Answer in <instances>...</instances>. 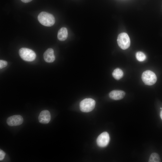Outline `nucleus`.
<instances>
[{"label": "nucleus", "instance_id": "f257e3e1", "mask_svg": "<svg viewBox=\"0 0 162 162\" xmlns=\"http://www.w3.org/2000/svg\"><path fill=\"white\" fill-rule=\"evenodd\" d=\"M39 22L43 26L50 27L55 23V20L54 16L46 12H40L38 16Z\"/></svg>", "mask_w": 162, "mask_h": 162}, {"label": "nucleus", "instance_id": "f03ea898", "mask_svg": "<svg viewBox=\"0 0 162 162\" xmlns=\"http://www.w3.org/2000/svg\"><path fill=\"white\" fill-rule=\"evenodd\" d=\"M95 101L91 98H86L82 100L80 104V107L81 111L88 112L92 111L94 108Z\"/></svg>", "mask_w": 162, "mask_h": 162}, {"label": "nucleus", "instance_id": "7ed1b4c3", "mask_svg": "<svg viewBox=\"0 0 162 162\" xmlns=\"http://www.w3.org/2000/svg\"><path fill=\"white\" fill-rule=\"evenodd\" d=\"M21 58L24 60L28 62H32L35 60L36 54L35 52L31 49L26 48H20L19 52Z\"/></svg>", "mask_w": 162, "mask_h": 162}, {"label": "nucleus", "instance_id": "20e7f679", "mask_svg": "<svg viewBox=\"0 0 162 162\" xmlns=\"http://www.w3.org/2000/svg\"><path fill=\"white\" fill-rule=\"evenodd\" d=\"M142 79L145 85L151 86L156 82L157 78L154 72L148 70L144 71L142 73Z\"/></svg>", "mask_w": 162, "mask_h": 162}, {"label": "nucleus", "instance_id": "39448f33", "mask_svg": "<svg viewBox=\"0 0 162 162\" xmlns=\"http://www.w3.org/2000/svg\"><path fill=\"white\" fill-rule=\"evenodd\" d=\"M117 41L118 46L122 49L126 50L130 46V38L128 35L125 33H122L118 35Z\"/></svg>", "mask_w": 162, "mask_h": 162}, {"label": "nucleus", "instance_id": "423d86ee", "mask_svg": "<svg viewBox=\"0 0 162 162\" xmlns=\"http://www.w3.org/2000/svg\"><path fill=\"white\" fill-rule=\"evenodd\" d=\"M110 141V137L109 134L106 132H104L98 136L96 142L99 147H104L108 145Z\"/></svg>", "mask_w": 162, "mask_h": 162}, {"label": "nucleus", "instance_id": "0eeeda50", "mask_svg": "<svg viewBox=\"0 0 162 162\" xmlns=\"http://www.w3.org/2000/svg\"><path fill=\"white\" fill-rule=\"evenodd\" d=\"M22 117L20 115H15L8 117L7 120V123L9 126H13L21 125L23 123Z\"/></svg>", "mask_w": 162, "mask_h": 162}, {"label": "nucleus", "instance_id": "6e6552de", "mask_svg": "<svg viewBox=\"0 0 162 162\" xmlns=\"http://www.w3.org/2000/svg\"><path fill=\"white\" fill-rule=\"evenodd\" d=\"M50 119L51 115L49 111L43 110L40 112L38 117V120L40 123L46 124L50 122Z\"/></svg>", "mask_w": 162, "mask_h": 162}, {"label": "nucleus", "instance_id": "1a4fd4ad", "mask_svg": "<svg viewBox=\"0 0 162 162\" xmlns=\"http://www.w3.org/2000/svg\"><path fill=\"white\" fill-rule=\"evenodd\" d=\"M125 94V92L121 90H114L109 94L110 98L115 100H120L123 99Z\"/></svg>", "mask_w": 162, "mask_h": 162}, {"label": "nucleus", "instance_id": "9d476101", "mask_svg": "<svg viewBox=\"0 0 162 162\" xmlns=\"http://www.w3.org/2000/svg\"><path fill=\"white\" fill-rule=\"evenodd\" d=\"M44 58L45 62L48 63H52L55 60L54 50L52 48H48L44 54Z\"/></svg>", "mask_w": 162, "mask_h": 162}, {"label": "nucleus", "instance_id": "9b49d317", "mask_svg": "<svg viewBox=\"0 0 162 162\" xmlns=\"http://www.w3.org/2000/svg\"><path fill=\"white\" fill-rule=\"evenodd\" d=\"M68 32L67 28L65 27L61 28L58 31L57 38L58 40L60 41H64L66 40L68 37Z\"/></svg>", "mask_w": 162, "mask_h": 162}, {"label": "nucleus", "instance_id": "f8f14e48", "mask_svg": "<svg viewBox=\"0 0 162 162\" xmlns=\"http://www.w3.org/2000/svg\"><path fill=\"white\" fill-rule=\"evenodd\" d=\"M123 71L119 68H116L113 70L112 73L113 77L116 80H119L123 76Z\"/></svg>", "mask_w": 162, "mask_h": 162}, {"label": "nucleus", "instance_id": "ddd939ff", "mask_svg": "<svg viewBox=\"0 0 162 162\" xmlns=\"http://www.w3.org/2000/svg\"><path fill=\"white\" fill-rule=\"evenodd\" d=\"M160 159L159 155L157 153L154 152L150 155L148 160L149 162H160Z\"/></svg>", "mask_w": 162, "mask_h": 162}, {"label": "nucleus", "instance_id": "4468645a", "mask_svg": "<svg viewBox=\"0 0 162 162\" xmlns=\"http://www.w3.org/2000/svg\"><path fill=\"white\" fill-rule=\"evenodd\" d=\"M136 58L140 62H142L146 60V56L145 55L141 52H138L136 54Z\"/></svg>", "mask_w": 162, "mask_h": 162}, {"label": "nucleus", "instance_id": "2eb2a0df", "mask_svg": "<svg viewBox=\"0 0 162 162\" xmlns=\"http://www.w3.org/2000/svg\"><path fill=\"white\" fill-rule=\"evenodd\" d=\"M8 64L7 62L4 60H0V68L2 69L6 67Z\"/></svg>", "mask_w": 162, "mask_h": 162}, {"label": "nucleus", "instance_id": "dca6fc26", "mask_svg": "<svg viewBox=\"0 0 162 162\" xmlns=\"http://www.w3.org/2000/svg\"><path fill=\"white\" fill-rule=\"evenodd\" d=\"M6 153L3 150L0 149V160H2L4 158Z\"/></svg>", "mask_w": 162, "mask_h": 162}, {"label": "nucleus", "instance_id": "f3484780", "mask_svg": "<svg viewBox=\"0 0 162 162\" xmlns=\"http://www.w3.org/2000/svg\"><path fill=\"white\" fill-rule=\"evenodd\" d=\"M22 2L25 3H27L29 2L32 0H21Z\"/></svg>", "mask_w": 162, "mask_h": 162}, {"label": "nucleus", "instance_id": "a211bd4d", "mask_svg": "<svg viewBox=\"0 0 162 162\" xmlns=\"http://www.w3.org/2000/svg\"><path fill=\"white\" fill-rule=\"evenodd\" d=\"M160 117L161 119L162 120V110L160 112Z\"/></svg>", "mask_w": 162, "mask_h": 162}]
</instances>
